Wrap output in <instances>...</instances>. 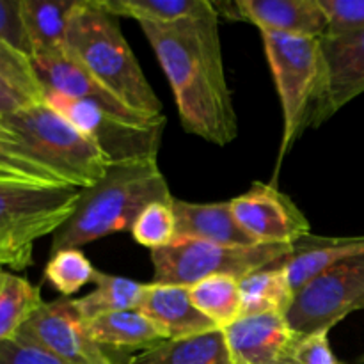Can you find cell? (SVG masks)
Here are the masks:
<instances>
[{"mask_svg": "<svg viewBox=\"0 0 364 364\" xmlns=\"http://www.w3.org/2000/svg\"><path fill=\"white\" fill-rule=\"evenodd\" d=\"M96 4L114 16L134 18L139 23H173L212 7L208 0H96Z\"/></svg>", "mask_w": 364, "mask_h": 364, "instance_id": "484cf974", "label": "cell"}, {"mask_svg": "<svg viewBox=\"0 0 364 364\" xmlns=\"http://www.w3.org/2000/svg\"><path fill=\"white\" fill-rule=\"evenodd\" d=\"M41 304L38 287L0 269V345L13 340Z\"/></svg>", "mask_w": 364, "mask_h": 364, "instance_id": "d4e9b609", "label": "cell"}, {"mask_svg": "<svg viewBox=\"0 0 364 364\" xmlns=\"http://www.w3.org/2000/svg\"><path fill=\"white\" fill-rule=\"evenodd\" d=\"M291 251L294 245H231L176 238L151 251L153 283L188 288L217 274L240 281L251 272L284 262Z\"/></svg>", "mask_w": 364, "mask_h": 364, "instance_id": "8992f818", "label": "cell"}, {"mask_svg": "<svg viewBox=\"0 0 364 364\" xmlns=\"http://www.w3.org/2000/svg\"><path fill=\"white\" fill-rule=\"evenodd\" d=\"M0 39L32 60V45L21 13V0H0Z\"/></svg>", "mask_w": 364, "mask_h": 364, "instance_id": "1f68e13d", "label": "cell"}, {"mask_svg": "<svg viewBox=\"0 0 364 364\" xmlns=\"http://www.w3.org/2000/svg\"><path fill=\"white\" fill-rule=\"evenodd\" d=\"M219 16L252 23L259 32L323 38L327 20L318 0H223L212 2Z\"/></svg>", "mask_w": 364, "mask_h": 364, "instance_id": "9a60e30c", "label": "cell"}, {"mask_svg": "<svg viewBox=\"0 0 364 364\" xmlns=\"http://www.w3.org/2000/svg\"><path fill=\"white\" fill-rule=\"evenodd\" d=\"M127 364H233L224 331L180 340H164L132 355Z\"/></svg>", "mask_w": 364, "mask_h": 364, "instance_id": "ffe728a7", "label": "cell"}, {"mask_svg": "<svg viewBox=\"0 0 364 364\" xmlns=\"http://www.w3.org/2000/svg\"><path fill=\"white\" fill-rule=\"evenodd\" d=\"M96 288L91 294L80 299H73L75 308L84 322L117 311H134L144 299L148 283L128 279V277L112 276V274L96 270Z\"/></svg>", "mask_w": 364, "mask_h": 364, "instance_id": "603a6c76", "label": "cell"}, {"mask_svg": "<svg viewBox=\"0 0 364 364\" xmlns=\"http://www.w3.org/2000/svg\"><path fill=\"white\" fill-rule=\"evenodd\" d=\"M242 299V316L277 313L287 316L294 302V288L283 269V262L265 267L238 281Z\"/></svg>", "mask_w": 364, "mask_h": 364, "instance_id": "7402d4cb", "label": "cell"}, {"mask_svg": "<svg viewBox=\"0 0 364 364\" xmlns=\"http://www.w3.org/2000/svg\"><path fill=\"white\" fill-rule=\"evenodd\" d=\"M32 265V255L31 252L18 251V249L11 247V245L4 244L0 240V269L4 267H11L14 270H23Z\"/></svg>", "mask_w": 364, "mask_h": 364, "instance_id": "d590c367", "label": "cell"}, {"mask_svg": "<svg viewBox=\"0 0 364 364\" xmlns=\"http://www.w3.org/2000/svg\"><path fill=\"white\" fill-rule=\"evenodd\" d=\"M0 364H66L45 350L13 338L0 345Z\"/></svg>", "mask_w": 364, "mask_h": 364, "instance_id": "836d02e7", "label": "cell"}, {"mask_svg": "<svg viewBox=\"0 0 364 364\" xmlns=\"http://www.w3.org/2000/svg\"><path fill=\"white\" fill-rule=\"evenodd\" d=\"M66 48L128 109L148 117L162 116V102L121 32L119 18L96 0H78L68 25Z\"/></svg>", "mask_w": 364, "mask_h": 364, "instance_id": "3957f363", "label": "cell"}, {"mask_svg": "<svg viewBox=\"0 0 364 364\" xmlns=\"http://www.w3.org/2000/svg\"><path fill=\"white\" fill-rule=\"evenodd\" d=\"M355 364H364V354L359 355V358L355 359Z\"/></svg>", "mask_w": 364, "mask_h": 364, "instance_id": "8d00e7d4", "label": "cell"}, {"mask_svg": "<svg viewBox=\"0 0 364 364\" xmlns=\"http://www.w3.org/2000/svg\"><path fill=\"white\" fill-rule=\"evenodd\" d=\"M137 311L160 331L164 340H180L217 329L192 304L188 288L178 284L148 283Z\"/></svg>", "mask_w": 364, "mask_h": 364, "instance_id": "2e32d148", "label": "cell"}, {"mask_svg": "<svg viewBox=\"0 0 364 364\" xmlns=\"http://www.w3.org/2000/svg\"><path fill=\"white\" fill-rule=\"evenodd\" d=\"M327 20L326 36H341L364 28V0H318Z\"/></svg>", "mask_w": 364, "mask_h": 364, "instance_id": "4dcf8cb0", "label": "cell"}, {"mask_svg": "<svg viewBox=\"0 0 364 364\" xmlns=\"http://www.w3.org/2000/svg\"><path fill=\"white\" fill-rule=\"evenodd\" d=\"M262 39L283 112L277 176L283 159L306 130V121L322 70V38L262 32Z\"/></svg>", "mask_w": 364, "mask_h": 364, "instance_id": "5b68a950", "label": "cell"}, {"mask_svg": "<svg viewBox=\"0 0 364 364\" xmlns=\"http://www.w3.org/2000/svg\"><path fill=\"white\" fill-rule=\"evenodd\" d=\"M176 238L231 245H258L240 230L231 213L230 201L191 203L173 199Z\"/></svg>", "mask_w": 364, "mask_h": 364, "instance_id": "e0dca14e", "label": "cell"}, {"mask_svg": "<svg viewBox=\"0 0 364 364\" xmlns=\"http://www.w3.org/2000/svg\"><path fill=\"white\" fill-rule=\"evenodd\" d=\"M0 178L45 185H63L57 178H53L28 159L16 135L7 130L2 121H0Z\"/></svg>", "mask_w": 364, "mask_h": 364, "instance_id": "f1b7e54d", "label": "cell"}, {"mask_svg": "<svg viewBox=\"0 0 364 364\" xmlns=\"http://www.w3.org/2000/svg\"><path fill=\"white\" fill-rule=\"evenodd\" d=\"M230 206L240 230L258 245H294L311 235L301 208L272 181H255Z\"/></svg>", "mask_w": 364, "mask_h": 364, "instance_id": "7c38bea8", "label": "cell"}, {"mask_svg": "<svg viewBox=\"0 0 364 364\" xmlns=\"http://www.w3.org/2000/svg\"><path fill=\"white\" fill-rule=\"evenodd\" d=\"M0 77L28 96L32 102H43L45 98V89L36 77L32 60L11 48L2 39H0Z\"/></svg>", "mask_w": 364, "mask_h": 364, "instance_id": "f546056e", "label": "cell"}, {"mask_svg": "<svg viewBox=\"0 0 364 364\" xmlns=\"http://www.w3.org/2000/svg\"><path fill=\"white\" fill-rule=\"evenodd\" d=\"M0 121L16 135L32 162L68 187H92L112 166L87 135L45 102L31 103Z\"/></svg>", "mask_w": 364, "mask_h": 364, "instance_id": "277c9868", "label": "cell"}, {"mask_svg": "<svg viewBox=\"0 0 364 364\" xmlns=\"http://www.w3.org/2000/svg\"><path fill=\"white\" fill-rule=\"evenodd\" d=\"M31 103L36 102H32L28 96H25L23 92H20L16 87H13L9 82H6L0 77V119L18 112V110L31 105Z\"/></svg>", "mask_w": 364, "mask_h": 364, "instance_id": "e575fe53", "label": "cell"}, {"mask_svg": "<svg viewBox=\"0 0 364 364\" xmlns=\"http://www.w3.org/2000/svg\"><path fill=\"white\" fill-rule=\"evenodd\" d=\"M139 25L169 80L185 132L217 146L233 142L238 119L213 6L173 23Z\"/></svg>", "mask_w": 364, "mask_h": 364, "instance_id": "6da1fadb", "label": "cell"}, {"mask_svg": "<svg viewBox=\"0 0 364 364\" xmlns=\"http://www.w3.org/2000/svg\"><path fill=\"white\" fill-rule=\"evenodd\" d=\"M191 301L217 329L224 331L242 316L238 279L224 274L210 276L188 287Z\"/></svg>", "mask_w": 364, "mask_h": 364, "instance_id": "cb8c5ba5", "label": "cell"}, {"mask_svg": "<svg viewBox=\"0 0 364 364\" xmlns=\"http://www.w3.org/2000/svg\"><path fill=\"white\" fill-rule=\"evenodd\" d=\"M80 188L0 178V240L31 252L34 242L55 233L73 215Z\"/></svg>", "mask_w": 364, "mask_h": 364, "instance_id": "52a82bcc", "label": "cell"}, {"mask_svg": "<svg viewBox=\"0 0 364 364\" xmlns=\"http://www.w3.org/2000/svg\"><path fill=\"white\" fill-rule=\"evenodd\" d=\"M171 199L169 183L156 159L112 164L98 183L82 188L73 215L53 233L50 255L132 231L146 206Z\"/></svg>", "mask_w": 364, "mask_h": 364, "instance_id": "7a4b0ae2", "label": "cell"}, {"mask_svg": "<svg viewBox=\"0 0 364 364\" xmlns=\"http://www.w3.org/2000/svg\"><path fill=\"white\" fill-rule=\"evenodd\" d=\"M78 0H21L32 59L66 52L68 25Z\"/></svg>", "mask_w": 364, "mask_h": 364, "instance_id": "d6986e66", "label": "cell"}, {"mask_svg": "<svg viewBox=\"0 0 364 364\" xmlns=\"http://www.w3.org/2000/svg\"><path fill=\"white\" fill-rule=\"evenodd\" d=\"M96 269L80 249H63L50 255L45 281L64 297H71L89 283H95Z\"/></svg>", "mask_w": 364, "mask_h": 364, "instance_id": "4316f807", "label": "cell"}, {"mask_svg": "<svg viewBox=\"0 0 364 364\" xmlns=\"http://www.w3.org/2000/svg\"><path fill=\"white\" fill-rule=\"evenodd\" d=\"M173 199L151 203L139 213L130 231L139 245L156 251L176 240V217L173 212Z\"/></svg>", "mask_w": 364, "mask_h": 364, "instance_id": "83f0119b", "label": "cell"}, {"mask_svg": "<svg viewBox=\"0 0 364 364\" xmlns=\"http://www.w3.org/2000/svg\"><path fill=\"white\" fill-rule=\"evenodd\" d=\"M36 77L41 82L43 89L60 92L64 96L77 100H85L102 107L105 112L124 123L137 124V127H151V124L166 121V117H148L134 112L119 102L110 91H107L70 52L57 53L50 57L32 59Z\"/></svg>", "mask_w": 364, "mask_h": 364, "instance_id": "4fadbf2b", "label": "cell"}, {"mask_svg": "<svg viewBox=\"0 0 364 364\" xmlns=\"http://www.w3.org/2000/svg\"><path fill=\"white\" fill-rule=\"evenodd\" d=\"M364 309V255L320 274L294 295L287 320L301 336L329 333L348 315Z\"/></svg>", "mask_w": 364, "mask_h": 364, "instance_id": "ba28073f", "label": "cell"}, {"mask_svg": "<svg viewBox=\"0 0 364 364\" xmlns=\"http://www.w3.org/2000/svg\"><path fill=\"white\" fill-rule=\"evenodd\" d=\"M233 364H291L301 334L277 313L240 316L224 329Z\"/></svg>", "mask_w": 364, "mask_h": 364, "instance_id": "5bb4252c", "label": "cell"}, {"mask_svg": "<svg viewBox=\"0 0 364 364\" xmlns=\"http://www.w3.org/2000/svg\"><path fill=\"white\" fill-rule=\"evenodd\" d=\"M364 92V28L322 38V70L306 130L318 128Z\"/></svg>", "mask_w": 364, "mask_h": 364, "instance_id": "30bf717a", "label": "cell"}, {"mask_svg": "<svg viewBox=\"0 0 364 364\" xmlns=\"http://www.w3.org/2000/svg\"><path fill=\"white\" fill-rule=\"evenodd\" d=\"M291 364H347L334 354L329 343V333L302 336L291 358Z\"/></svg>", "mask_w": 364, "mask_h": 364, "instance_id": "d6a6232c", "label": "cell"}, {"mask_svg": "<svg viewBox=\"0 0 364 364\" xmlns=\"http://www.w3.org/2000/svg\"><path fill=\"white\" fill-rule=\"evenodd\" d=\"M14 338L66 364H114L105 348L89 336L73 299L43 302Z\"/></svg>", "mask_w": 364, "mask_h": 364, "instance_id": "8fae6325", "label": "cell"}, {"mask_svg": "<svg viewBox=\"0 0 364 364\" xmlns=\"http://www.w3.org/2000/svg\"><path fill=\"white\" fill-rule=\"evenodd\" d=\"M43 102L87 135L112 164L156 159L166 121L151 127H137L110 116L96 103L70 98L48 89Z\"/></svg>", "mask_w": 364, "mask_h": 364, "instance_id": "9c48e42d", "label": "cell"}, {"mask_svg": "<svg viewBox=\"0 0 364 364\" xmlns=\"http://www.w3.org/2000/svg\"><path fill=\"white\" fill-rule=\"evenodd\" d=\"M359 255H364V237L322 238L308 235L294 244V251L283 262V269L294 291H297L338 263Z\"/></svg>", "mask_w": 364, "mask_h": 364, "instance_id": "ac0fdd59", "label": "cell"}, {"mask_svg": "<svg viewBox=\"0 0 364 364\" xmlns=\"http://www.w3.org/2000/svg\"><path fill=\"white\" fill-rule=\"evenodd\" d=\"M85 329L92 341L102 348L112 347L146 350V348L164 341L160 331L137 309L96 316V318L85 322Z\"/></svg>", "mask_w": 364, "mask_h": 364, "instance_id": "44dd1931", "label": "cell"}]
</instances>
